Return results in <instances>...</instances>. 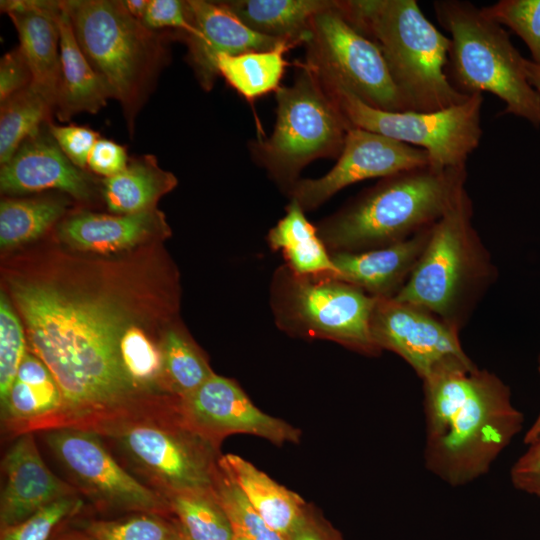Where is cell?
<instances>
[{
  "mask_svg": "<svg viewBox=\"0 0 540 540\" xmlns=\"http://www.w3.org/2000/svg\"><path fill=\"white\" fill-rule=\"evenodd\" d=\"M339 10L377 45L407 111L444 110L469 98L446 72L450 38L425 17L416 0H339Z\"/></svg>",
  "mask_w": 540,
  "mask_h": 540,
  "instance_id": "277c9868",
  "label": "cell"
},
{
  "mask_svg": "<svg viewBox=\"0 0 540 540\" xmlns=\"http://www.w3.org/2000/svg\"><path fill=\"white\" fill-rule=\"evenodd\" d=\"M75 38L130 133L166 61L165 35L150 30L116 0H63Z\"/></svg>",
  "mask_w": 540,
  "mask_h": 540,
  "instance_id": "8992f818",
  "label": "cell"
},
{
  "mask_svg": "<svg viewBox=\"0 0 540 540\" xmlns=\"http://www.w3.org/2000/svg\"><path fill=\"white\" fill-rule=\"evenodd\" d=\"M472 216V201L464 190L432 226L412 274L395 297L429 311L459 333L496 279Z\"/></svg>",
  "mask_w": 540,
  "mask_h": 540,
  "instance_id": "5b68a950",
  "label": "cell"
},
{
  "mask_svg": "<svg viewBox=\"0 0 540 540\" xmlns=\"http://www.w3.org/2000/svg\"><path fill=\"white\" fill-rule=\"evenodd\" d=\"M45 440L78 483L100 502L146 511H157L165 506L155 491L137 481L114 460L97 432L56 427L47 430Z\"/></svg>",
  "mask_w": 540,
  "mask_h": 540,
  "instance_id": "9a60e30c",
  "label": "cell"
},
{
  "mask_svg": "<svg viewBox=\"0 0 540 540\" xmlns=\"http://www.w3.org/2000/svg\"><path fill=\"white\" fill-rule=\"evenodd\" d=\"M422 383L426 469L452 487L486 475L523 429L524 415L509 386L477 366L444 371Z\"/></svg>",
  "mask_w": 540,
  "mask_h": 540,
  "instance_id": "7a4b0ae2",
  "label": "cell"
},
{
  "mask_svg": "<svg viewBox=\"0 0 540 540\" xmlns=\"http://www.w3.org/2000/svg\"><path fill=\"white\" fill-rule=\"evenodd\" d=\"M62 198H5L0 203V245L11 248L41 236L65 213Z\"/></svg>",
  "mask_w": 540,
  "mask_h": 540,
  "instance_id": "4dcf8cb0",
  "label": "cell"
},
{
  "mask_svg": "<svg viewBox=\"0 0 540 540\" xmlns=\"http://www.w3.org/2000/svg\"><path fill=\"white\" fill-rule=\"evenodd\" d=\"M276 295L284 327L331 339L366 353L379 348L371 334L376 298L329 276H300L291 271Z\"/></svg>",
  "mask_w": 540,
  "mask_h": 540,
  "instance_id": "8fae6325",
  "label": "cell"
},
{
  "mask_svg": "<svg viewBox=\"0 0 540 540\" xmlns=\"http://www.w3.org/2000/svg\"><path fill=\"white\" fill-rule=\"evenodd\" d=\"M371 334L379 350L399 355L422 381L477 366L463 349L459 332L429 311L395 298H376Z\"/></svg>",
  "mask_w": 540,
  "mask_h": 540,
  "instance_id": "4fadbf2b",
  "label": "cell"
},
{
  "mask_svg": "<svg viewBox=\"0 0 540 540\" xmlns=\"http://www.w3.org/2000/svg\"><path fill=\"white\" fill-rule=\"evenodd\" d=\"M291 540H322L321 537L309 529L308 527H303L299 532H297Z\"/></svg>",
  "mask_w": 540,
  "mask_h": 540,
  "instance_id": "c3c4849f",
  "label": "cell"
},
{
  "mask_svg": "<svg viewBox=\"0 0 540 540\" xmlns=\"http://www.w3.org/2000/svg\"><path fill=\"white\" fill-rule=\"evenodd\" d=\"M214 494L231 523L234 540H290L261 518L227 476L217 483Z\"/></svg>",
  "mask_w": 540,
  "mask_h": 540,
  "instance_id": "e575fe53",
  "label": "cell"
},
{
  "mask_svg": "<svg viewBox=\"0 0 540 540\" xmlns=\"http://www.w3.org/2000/svg\"><path fill=\"white\" fill-rule=\"evenodd\" d=\"M192 31L182 38L188 47V60L197 80L206 91L219 76L220 55L266 51L282 44H297L259 34L246 26L223 1L188 0Z\"/></svg>",
  "mask_w": 540,
  "mask_h": 540,
  "instance_id": "e0dca14e",
  "label": "cell"
},
{
  "mask_svg": "<svg viewBox=\"0 0 540 540\" xmlns=\"http://www.w3.org/2000/svg\"><path fill=\"white\" fill-rule=\"evenodd\" d=\"M276 93L272 134L254 142V159L288 189L319 158H338L352 126L315 74L301 63L294 82Z\"/></svg>",
  "mask_w": 540,
  "mask_h": 540,
  "instance_id": "ba28073f",
  "label": "cell"
},
{
  "mask_svg": "<svg viewBox=\"0 0 540 540\" xmlns=\"http://www.w3.org/2000/svg\"><path fill=\"white\" fill-rule=\"evenodd\" d=\"M67 540H94V539H67Z\"/></svg>",
  "mask_w": 540,
  "mask_h": 540,
  "instance_id": "f907efd6",
  "label": "cell"
},
{
  "mask_svg": "<svg viewBox=\"0 0 540 540\" xmlns=\"http://www.w3.org/2000/svg\"><path fill=\"white\" fill-rule=\"evenodd\" d=\"M48 124L25 140L12 158L1 165V191L25 194L56 189L77 200L91 199L94 187L90 176L63 153Z\"/></svg>",
  "mask_w": 540,
  "mask_h": 540,
  "instance_id": "ac0fdd59",
  "label": "cell"
},
{
  "mask_svg": "<svg viewBox=\"0 0 540 540\" xmlns=\"http://www.w3.org/2000/svg\"><path fill=\"white\" fill-rule=\"evenodd\" d=\"M148 328H135L121 346L125 370L140 393L165 381L161 343L156 345Z\"/></svg>",
  "mask_w": 540,
  "mask_h": 540,
  "instance_id": "836d02e7",
  "label": "cell"
},
{
  "mask_svg": "<svg viewBox=\"0 0 540 540\" xmlns=\"http://www.w3.org/2000/svg\"><path fill=\"white\" fill-rule=\"evenodd\" d=\"M94 540H177L178 534L165 522L137 516L122 521H96L87 526Z\"/></svg>",
  "mask_w": 540,
  "mask_h": 540,
  "instance_id": "74e56055",
  "label": "cell"
},
{
  "mask_svg": "<svg viewBox=\"0 0 540 540\" xmlns=\"http://www.w3.org/2000/svg\"><path fill=\"white\" fill-rule=\"evenodd\" d=\"M177 540H191V539L187 536V534H186L185 531L183 530L182 532H180V533L178 534Z\"/></svg>",
  "mask_w": 540,
  "mask_h": 540,
  "instance_id": "681fc988",
  "label": "cell"
},
{
  "mask_svg": "<svg viewBox=\"0 0 540 540\" xmlns=\"http://www.w3.org/2000/svg\"><path fill=\"white\" fill-rule=\"evenodd\" d=\"M175 176L158 166L153 155L129 159L121 173L103 180L102 194L108 209L118 215L154 209L157 200L176 185Z\"/></svg>",
  "mask_w": 540,
  "mask_h": 540,
  "instance_id": "83f0119b",
  "label": "cell"
},
{
  "mask_svg": "<svg viewBox=\"0 0 540 540\" xmlns=\"http://www.w3.org/2000/svg\"><path fill=\"white\" fill-rule=\"evenodd\" d=\"M430 164L429 154L422 148L352 127L331 170L316 179L297 180L287 190L304 211L312 210L354 183Z\"/></svg>",
  "mask_w": 540,
  "mask_h": 540,
  "instance_id": "5bb4252c",
  "label": "cell"
},
{
  "mask_svg": "<svg viewBox=\"0 0 540 540\" xmlns=\"http://www.w3.org/2000/svg\"><path fill=\"white\" fill-rule=\"evenodd\" d=\"M219 465L272 529L291 540L305 527L301 499L296 494L237 455H225Z\"/></svg>",
  "mask_w": 540,
  "mask_h": 540,
  "instance_id": "d4e9b609",
  "label": "cell"
},
{
  "mask_svg": "<svg viewBox=\"0 0 540 540\" xmlns=\"http://www.w3.org/2000/svg\"><path fill=\"white\" fill-rule=\"evenodd\" d=\"M90 430L117 440L132 461L170 496L214 491L204 448L181 430L136 413Z\"/></svg>",
  "mask_w": 540,
  "mask_h": 540,
  "instance_id": "7c38bea8",
  "label": "cell"
},
{
  "mask_svg": "<svg viewBox=\"0 0 540 540\" xmlns=\"http://www.w3.org/2000/svg\"><path fill=\"white\" fill-rule=\"evenodd\" d=\"M466 166L427 165L380 179L317 228L334 252H361L433 226L466 190Z\"/></svg>",
  "mask_w": 540,
  "mask_h": 540,
  "instance_id": "3957f363",
  "label": "cell"
},
{
  "mask_svg": "<svg viewBox=\"0 0 540 540\" xmlns=\"http://www.w3.org/2000/svg\"><path fill=\"white\" fill-rule=\"evenodd\" d=\"M6 280L34 353L60 388L56 427L92 429L134 413L140 392L121 346L135 328L170 317L172 291L133 265L65 256L10 272Z\"/></svg>",
  "mask_w": 540,
  "mask_h": 540,
  "instance_id": "6da1fadb",
  "label": "cell"
},
{
  "mask_svg": "<svg viewBox=\"0 0 540 540\" xmlns=\"http://www.w3.org/2000/svg\"><path fill=\"white\" fill-rule=\"evenodd\" d=\"M431 228L388 246L331 253L336 279L357 286L375 298H395L412 274Z\"/></svg>",
  "mask_w": 540,
  "mask_h": 540,
  "instance_id": "44dd1931",
  "label": "cell"
},
{
  "mask_svg": "<svg viewBox=\"0 0 540 540\" xmlns=\"http://www.w3.org/2000/svg\"><path fill=\"white\" fill-rule=\"evenodd\" d=\"M223 3L253 31L299 45L308 40L314 16L335 7L337 0H230Z\"/></svg>",
  "mask_w": 540,
  "mask_h": 540,
  "instance_id": "484cf974",
  "label": "cell"
},
{
  "mask_svg": "<svg viewBox=\"0 0 540 540\" xmlns=\"http://www.w3.org/2000/svg\"><path fill=\"white\" fill-rule=\"evenodd\" d=\"M0 6L17 30L19 47L32 74L31 86L55 109L60 77V1L5 0Z\"/></svg>",
  "mask_w": 540,
  "mask_h": 540,
  "instance_id": "ffe728a7",
  "label": "cell"
},
{
  "mask_svg": "<svg viewBox=\"0 0 540 540\" xmlns=\"http://www.w3.org/2000/svg\"><path fill=\"white\" fill-rule=\"evenodd\" d=\"M497 23L514 31L540 65V0H500L482 7Z\"/></svg>",
  "mask_w": 540,
  "mask_h": 540,
  "instance_id": "d590c367",
  "label": "cell"
},
{
  "mask_svg": "<svg viewBox=\"0 0 540 540\" xmlns=\"http://www.w3.org/2000/svg\"><path fill=\"white\" fill-rule=\"evenodd\" d=\"M31 84L32 74L20 47L3 55L0 61V103Z\"/></svg>",
  "mask_w": 540,
  "mask_h": 540,
  "instance_id": "b9f144b4",
  "label": "cell"
},
{
  "mask_svg": "<svg viewBox=\"0 0 540 540\" xmlns=\"http://www.w3.org/2000/svg\"><path fill=\"white\" fill-rule=\"evenodd\" d=\"M165 230L162 215L152 209L136 214L76 213L60 225V236L69 244L92 252H113L137 244Z\"/></svg>",
  "mask_w": 540,
  "mask_h": 540,
  "instance_id": "7402d4cb",
  "label": "cell"
},
{
  "mask_svg": "<svg viewBox=\"0 0 540 540\" xmlns=\"http://www.w3.org/2000/svg\"><path fill=\"white\" fill-rule=\"evenodd\" d=\"M128 162L129 158L124 146L100 137L89 154L87 168L109 178L124 171Z\"/></svg>",
  "mask_w": 540,
  "mask_h": 540,
  "instance_id": "ee69618b",
  "label": "cell"
},
{
  "mask_svg": "<svg viewBox=\"0 0 540 540\" xmlns=\"http://www.w3.org/2000/svg\"><path fill=\"white\" fill-rule=\"evenodd\" d=\"M292 47L294 45L285 43L266 51L220 55L217 59L219 76L248 101L276 92L287 65L284 54Z\"/></svg>",
  "mask_w": 540,
  "mask_h": 540,
  "instance_id": "f1b7e54d",
  "label": "cell"
},
{
  "mask_svg": "<svg viewBox=\"0 0 540 540\" xmlns=\"http://www.w3.org/2000/svg\"><path fill=\"white\" fill-rule=\"evenodd\" d=\"M179 412L190 429L206 438L242 432L275 443L298 439V430L263 413L237 384L215 374L180 399Z\"/></svg>",
  "mask_w": 540,
  "mask_h": 540,
  "instance_id": "2e32d148",
  "label": "cell"
},
{
  "mask_svg": "<svg viewBox=\"0 0 540 540\" xmlns=\"http://www.w3.org/2000/svg\"><path fill=\"white\" fill-rule=\"evenodd\" d=\"M435 15L451 37L447 75L466 95L488 92L505 103L501 112L540 127V96L523 69L524 57L508 32L481 8L461 0L433 2Z\"/></svg>",
  "mask_w": 540,
  "mask_h": 540,
  "instance_id": "52a82bcc",
  "label": "cell"
},
{
  "mask_svg": "<svg viewBox=\"0 0 540 540\" xmlns=\"http://www.w3.org/2000/svg\"><path fill=\"white\" fill-rule=\"evenodd\" d=\"M171 506L191 540H234L231 523L214 491L172 495Z\"/></svg>",
  "mask_w": 540,
  "mask_h": 540,
  "instance_id": "d6a6232c",
  "label": "cell"
},
{
  "mask_svg": "<svg viewBox=\"0 0 540 540\" xmlns=\"http://www.w3.org/2000/svg\"><path fill=\"white\" fill-rule=\"evenodd\" d=\"M60 6L57 18L60 32V77L54 114L59 121L65 122L81 112L97 113L106 105L110 96L79 47L61 1Z\"/></svg>",
  "mask_w": 540,
  "mask_h": 540,
  "instance_id": "cb8c5ba5",
  "label": "cell"
},
{
  "mask_svg": "<svg viewBox=\"0 0 540 540\" xmlns=\"http://www.w3.org/2000/svg\"><path fill=\"white\" fill-rule=\"evenodd\" d=\"M303 63L325 88H343L365 104L402 112L406 106L377 45L360 34L335 7L314 16Z\"/></svg>",
  "mask_w": 540,
  "mask_h": 540,
  "instance_id": "30bf717a",
  "label": "cell"
},
{
  "mask_svg": "<svg viewBox=\"0 0 540 540\" xmlns=\"http://www.w3.org/2000/svg\"><path fill=\"white\" fill-rule=\"evenodd\" d=\"M304 210L293 199L281 218L268 234L272 248L281 250L291 271L300 276H329L336 278L337 270L331 253Z\"/></svg>",
  "mask_w": 540,
  "mask_h": 540,
  "instance_id": "4316f807",
  "label": "cell"
},
{
  "mask_svg": "<svg viewBox=\"0 0 540 540\" xmlns=\"http://www.w3.org/2000/svg\"><path fill=\"white\" fill-rule=\"evenodd\" d=\"M122 3L130 15L141 21L149 0H123Z\"/></svg>",
  "mask_w": 540,
  "mask_h": 540,
  "instance_id": "bcb514c9",
  "label": "cell"
},
{
  "mask_svg": "<svg viewBox=\"0 0 540 540\" xmlns=\"http://www.w3.org/2000/svg\"><path fill=\"white\" fill-rule=\"evenodd\" d=\"M538 373L540 377V353L538 356ZM540 435V409L539 412L532 422L529 429L525 432L523 437V442L525 445L530 444L532 441H534L538 436Z\"/></svg>",
  "mask_w": 540,
  "mask_h": 540,
  "instance_id": "7dc6e473",
  "label": "cell"
},
{
  "mask_svg": "<svg viewBox=\"0 0 540 540\" xmlns=\"http://www.w3.org/2000/svg\"><path fill=\"white\" fill-rule=\"evenodd\" d=\"M48 129L60 149L73 164L87 168L89 154L100 138L99 133L86 126L48 124Z\"/></svg>",
  "mask_w": 540,
  "mask_h": 540,
  "instance_id": "ab89813d",
  "label": "cell"
},
{
  "mask_svg": "<svg viewBox=\"0 0 540 540\" xmlns=\"http://www.w3.org/2000/svg\"><path fill=\"white\" fill-rule=\"evenodd\" d=\"M5 421L34 428H55L62 410V394L48 367L26 353L5 400L1 402Z\"/></svg>",
  "mask_w": 540,
  "mask_h": 540,
  "instance_id": "603a6c76",
  "label": "cell"
},
{
  "mask_svg": "<svg viewBox=\"0 0 540 540\" xmlns=\"http://www.w3.org/2000/svg\"><path fill=\"white\" fill-rule=\"evenodd\" d=\"M523 69L528 82L540 96V65L524 58Z\"/></svg>",
  "mask_w": 540,
  "mask_h": 540,
  "instance_id": "f6af8a7d",
  "label": "cell"
},
{
  "mask_svg": "<svg viewBox=\"0 0 540 540\" xmlns=\"http://www.w3.org/2000/svg\"><path fill=\"white\" fill-rule=\"evenodd\" d=\"M526 446L510 469V481L515 489L540 498V435Z\"/></svg>",
  "mask_w": 540,
  "mask_h": 540,
  "instance_id": "7bdbcfd3",
  "label": "cell"
},
{
  "mask_svg": "<svg viewBox=\"0 0 540 540\" xmlns=\"http://www.w3.org/2000/svg\"><path fill=\"white\" fill-rule=\"evenodd\" d=\"M21 323L4 292L0 295V398L3 402L25 356Z\"/></svg>",
  "mask_w": 540,
  "mask_h": 540,
  "instance_id": "8d00e7d4",
  "label": "cell"
},
{
  "mask_svg": "<svg viewBox=\"0 0 540 540\" xmlns=\"http://www.w3.org/2000/svg\"><path fill=\"white\" fill-rule=\"evenodd\" d=\"M2 468L6 475L0 501L2 530L58 499L72 496V489L43 462L30 432H24L13 442L3 458Z\"/></svg>",
  "mask_w": 540,
  "mask_h": 540,
  "instance_id": "d6986e66",
  "label": "cell"
},
{
  "mask_svg": "<svg viewBox=\"0 0 540 540\" xmlns=\"http://www.w3.org/2000/svg\"><path fill=\"white\" fill-rule=\"evenodd\" d=\"M141 22L150 30L172 29L184 36L192 31L187 1L149 0Z\"/></svg>",
  "mask_w": 540,
  "mask_h": 540,
  "instance_id": "60d3db41",
  "label": "cell"
},
{
  "mask_svg": "<svg viewBox=\"0 0 540 540\" xmlns=\"http://www.w3.org/2000/svg\"><path fill=\"white\" fill-rule=\"evenodd\" d=\"M352 127L422 148L431 165L466 166L481 137L482 94L434 112H392L373 108L343 88H324Z\"/></svg>",
  "mask_w": 540,
  "mask_h": 540,
  "instance_id": "9c48e42d",
  "label": "cell"
},
{
  "mask_svg": "<svg viewBox=\"0 0 540 540\" xmlns=\"http://www.w3.org/2000/svg\"><path fill=\"white\" fill-rule=\"evenodd\" d=\"M161 350L165 383L180 399L192 394L214 374L194 346L174 329L163 334Z\"/></svg>",
  "mask_w": 540,
  "mask_h": 540,
  "instance_id": "1f68e13d",
  "label": "cell"
},
{
  "mask_svg": "<svg viewBox=\"0 0 540 540\" xmlns=\"http://www.w3.org/2000/svg\"><path fill=\"white\" fill-rule=\"evenodd\" d=\"M81 505V500L73 495L58 499L24 521L3 529L1 540H47L54 527Z\"/></svg>",
  "mask_w": 540,
  "mask_h": 540,
  "instance_id": "f35d334b",
  "label": "cell"
},
{
  "mask_svg": "<svg viewBox=\"0 0 540 540\" xmlns=\"http://www.w3.org/2000/svg\"><path fill=\"white\" fill-rule=\"evenodd\" d=\"M54 106L32 86L1 103L0 164L7 163L21 144L51 122Z\"/></svg>",
  "mask_w": 540,
  "mask_h": 540,
  "instance_id": "f546056e",
  "label": "cell"
}]
</instances>
